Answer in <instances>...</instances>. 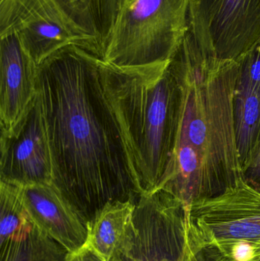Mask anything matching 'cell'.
Instances as JSON below:
<instances>
[{"label":"cell","mask_w":260,"mask_h":261,"mask_svg":"<svg viewBox=\"0 0 260 261\" xmlns=\"http://www.w3.org/2000/svg\"><path fill=\"white\" fill-rule=\"evenodd\" d=\"M102 61L70 44L38 66L53 184L87 225L108 204L143 193L106 95Z\"/></svg>","instance_id":"1"},{"label":"cell","mask_w":260,"mask_h":261,"mask_svg":"<svg viewBox=\"0 0 260 261\" xmlns=\"http://www.w3.org/2000/svg\"><path fill=\"white\" fill-rule=\"evenodd\" d=\"M169 69L178 90L174 150L196 155L216 196L243 176L235 125L238 61L217 57L189 29Z\"/></svg>","instance_id":"2"},{"label":"cell","mask_w":260,"mask_h":261,"mask_svg":"<svg viewBox=\"0 0 260 261\" xmlns=\"http://www.w3.org/2000/svg\"><path fill=\"white\" fill-rule=\"evenodd\" d=\"M169 61L133 69L102 62L105 92L143 193L160 190L175 144L178 90Z\"/></svg>","instance_id":"3"},{"label":"cell","mask_w":260,"mask_h":261,"mask_svg":"<svg viewBox=\"0 0 260 261\" xmlns=\"http://www.w3.org/2000/svg\"><path fill=\"white\" fill-rule=\"evenodd\" d=\"M191 0H126L104 56L122 69L143 68L172 59L190 29Z\"/></svg>","instance_id":"4"},{"label":"cell","mask_w":260,"mask_h":261,"mask_svg":"<svg viewBox=\"0 0 260 261\" xmlns=\"http://www.w3.org/2000/svg\"><path fill=\"white\" fill-rule=\"evenodd\" d=\"M205 244L191 222L189 208L157 190L140 195L108 261H192Z\"/></svg>","instance_id":"5"},{"label":"cell","mask_w":260,"mask_h":261,"mask_svg":"<svg viewBox=\"0 0 260 261\" xmlns=\"http://www.w3.org/2000/svg\"><path fill=\"white\" fill-rule=\"evenodd\" d=\"M126 0H0V35L37 21L60 28L73 45L103 60Z\"/></svg>","instance_id":"6"},{"label":"cell","mask_w":260,"mask_h":261,"mask_svg":"<svg viewBox=\"0 0 260 261\" xmlns=\"http://www.w3.org/2000/svg\"><path fill=\"white\" fill-rule=\"evenodd\" d=\"M191 222L205 243L225 260L235 248L249 246L260 254V191L244 176L222 193L192 202ZM254 256V257H255Z\"/></svg>","instance_id":"7"},{"label":"cell","mask_w":260,"mask_h":261,"mask_svg":"<svg viewBox=\"0 0 260 261\" xmlns=\"http://www.w3.org/2000/svg\"><path fill=\"white\" fill-rule=\"evenodd\" d=\"M189 23L204 47L237 61L260 40V0H191Z\"/></svg>","instance_id":"8"},{"label":"cell","mask_w":260,"mask_h":261,"mask_svg":"<svg viewBox=\"0 0 260 261\" xmlns=\"http://www.w3.org/2000/svg\"><path fill=\"white\" fill-rule=\"evenodd\" d=\"M0 181L21 187L53 184V163L42 102L37 93L22 117L1 132Z\"/></svg>","instance_id":"9"},{"label":"cell","mask_w":260,"mask_h":261,"mask_svg":"<svg viewBox=\"0 0 260 261\" xmlns=\"http://www.w3.org/2000/svg\"><path fill=\"white\" fill-rule=\"evenodd\" d=\"M0 124L10 130L38 93V66L17 32L0 35Z\"/></svg>","instance_id":"10"},{"label":"cell","mask_w":260,"mask_h":261,"mask_svg":"<svg viewBox=\"0 0 260 261\" xmlns=\"http://www.w3.org/2000/svg\"><path fill=\"white\" fill-rule=\"evenodd\" d=\"M22 194L32 222L69 252L86 242V225L53 184L23 187Z\"/></svg>","instance_id":"11"},{"label":"cell","mask_w":260,"mask_h":261,"mask_svg":"<svg viewBox=\"0 0 260 261\" xmlns=\"http://www.w3.org/2000/svg\"><path fill=\"white\" fill-rule=\"evenodd\" d=\"M237 145L242 170L260 148V84L238 77L235 96Z\"/></svg>","instance_id":"12"},{"label":"cell","mask_w":260,"mask_h":261,"mask_svg":"<svg viewBox=\"0 0 260 261\" xmlns=\"http://www.w3.org/2000/svg\"><path fill=\"white\" fill-rule=\"evenodd\" d=\"M134 206L131 202L108 204L87 225V242L105 260H110L122 242Z\"/></svg>","instance_id":"13"},{"label":"cell","mask_w":260,"mask_h":261,"mask_svg":"<svg viewBox=\"0 0 260 261\" xmlns=\"http://www.w3.org/2000/svg\"><path fill=\"white\" fill-rule=\"evenodd\" d=\"M68 252L34 223L23 237L0 247L1 261H65Z\"/></svg>","instance_id":"14"},{"label":"cell","mask_w":260,"mask_h":261,"mask_svg":"<svg viewBox=\"0 0 260 261\" xmlns=\"http://www.w3.org/2000/svg\"><path fill=\"white\" fill-rule=\"evenodd\" d=\"M23 187L0 181V247L23 237L33 225L23 200Z\"/></svg>","instance_id":"15"},{"label":"cell","mask_w":260,"mask_h":261,"mask_svg":"<svg viewBox=\"0 0 260 261\" xmlns=\"http://www.w3.org/2000/svg\"><path fill=\"white\" fill-rule=\"evenodd\" d=\"M14 32H18L24 48L38 66L56 50L72 44L60 28L50 23L37 21Z\"/></svg>","instance_id":"16"},{"label":"cell","mask_w":260,"mask_h":261,"mask_svg":"<svg viewBox=\"0 0 260 261\" xmlns=\"http://www.w3.org/2000/svg\"><path fill=\"white\" fill-rule=\"evenodd\" d=\"M65 261H106L95 248L85 242L80 248L70 251L66 257Z\"/></svg>","instance_id":"17"},{"label":"cell","mask_w":260,"mask_h":261,"mask_svg":"<svg viewBox=\"0 0 260 261\" xmlns=\"http://www.w3.org/2000/svg\"><path fill=\"white\" fill-rule=\"evenodd\" d=\"M244 179L260 191V148L251 162L243 170Z\"/></svg>","instance_id":"18"},{"label":"cell","mask_w":260,"mask_h":261,"mask_svg":"<svg viewBox=\"0 0 260 261\" xmlns=\"http://www.w3.org/2000/svg\"><path fill=\"white\" fill-rule=\"evenodd\" d=\"M192 261H224L221 253L212 245L205 244L194 255Z\"/></svg>","instance_id":"19"},{"label":"cell","mask_w":260,"mask_h":261,"mask_svg":"<svg viewBox=\"0 0 260 261\" xmlns=\"http://www.w3.org/2000/svg\"><path fill=\"white\" fill-rule=\"evenodd\" d=\"M249 261H260V254L259 255L255 256V257H253L251 260Z\"/></svg>","instance_id":"20"}]
</instances>
